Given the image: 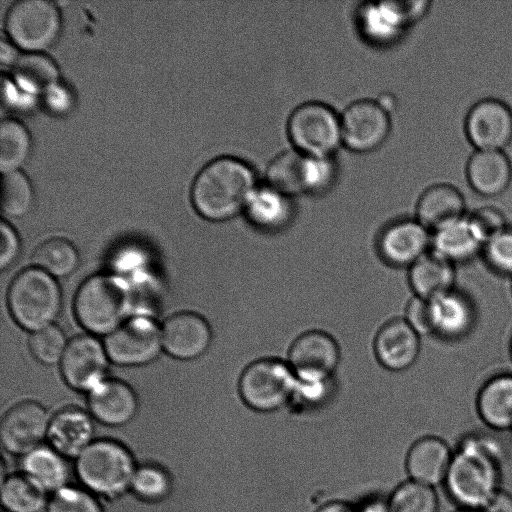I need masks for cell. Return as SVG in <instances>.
<instances>
[{"label": "cell", "instance_id": "obj_1", "mask_svg": "<svg viewBox=\"0 0 512 512\" xmlns=\"http://www.w3.org/2000/svg\"><path fill=\"white\" fill-rule=\"evenodd\" d=\"M257 186L255 173L245 161L232 156L217 157L195 176L191 203L204 219L227 221L244 211Z\"/></svg>", "mask_w": 512, "mask_h": 512}, {"label": "cell", "instance_id": "obj_2", "mask_svg": "<svg viewBox=\"0 0 512 512\" xmlns=\"http://www.w3.org/2000/svg\"><path fill=\"white\" fill-rule=\"evenodd\" d=\"M500 446L484 434L461 442L445 478L446 489L461 508L482 510L501 489Z\"/></svg>", "mask_w": 512, "mask_h": 512}, {"label": "cell", "instance_id": "obj_3", "mask_svg": "<svg viewBox=\"0 0 512 512\" xmlns=\"http://www.w3.org/2000/svg\"><path fill=\"white\" fill-rule=\"evenodd\" d=\"M133 292L126 279L100 273L87 278L74 299L79 324L92 335L107 336L127 321Z\"/></svg>", "mask_w": 512, "mask_h": 512}, {"label": "cell", "instance_id": "obj_4", "mask_svg": "<svg viewBox=\"0 0 512 512\" xmlns=\"http://www.w3.org/2000/svg\"><path fill=\"white\" fill-rule=\"evenodd\" d=\"M136 468L131 453L111 439H95L74 462L78 481L95 496L104 498L129 490Z\"/></svg>", "mask_w": 512, "mask_h": 512}, {"label": "cell", "instance_id": "obj_5", "mask_svg": "<svg viewBox=\"0 0 512 512\" xmlns=\"http://www.w3.org/2000/svg\"><path fill=\"white\" fill-rule=\"evenodd\" d=\"M7 304L14 321L33 333L54 324L62 293L56 278L33 266L15 276L8 288Z\"/></svg>", "mask_w": 512, "mask_h": 512}, {"label": "cell", "instance_id": "obj_6", "mask_svg": "<svg viewBox=\"0 0 512 512\" xmlns=\"http://www.w3.org/2000/svg\"><path fill=\"white\" fill-rule=\"evenodd\" d=\"M296 375L287 361L264 357L248 364L238 381L242 401L258 412H273L293 400Z\"/></svg>", "mask_w": 512, "mask_h": 512}, {"label": "cell", "instance_id": "obj_7", "mask_svg": "<svg viewBox=\"0 0 512 512\" xmlns=\"http://www.w3.org/2000/svg\"><path fill=\"white\" fill-rule=\"evenodd\" d=\"M4 26L14 46L25 52H42L60 35L61 12L50 0H18L8 8Z\"/></svg>", "mask_w": 512, "mask_h": 512}, {"label": "cell", "instance_id": "obj_8", "mask_svg": "<svg viewBox=\"0 0 512 512\" xmlns=\"http://www.w3.org/2000/svg\"><path fill=\"white\" fill-rule=\"evenodd\" d=\"M287 134L298 152L308 156L332 157L342 144L341 118L325 103L305 102L290 114Z\"/></svg>", "mask_w": 512, "mask_h": 512}, {"label": "cell", "instance_id": "obj_9", "mask_svg": "<svg viewBox=\"0 0 512 512\" xmlns=\"http://www.w3.org/2000/svg\"><path fill=\"white\" fill-rule=\"evenodd\" d=\"M104 346L109 360L116 365H146L163 349L162 329L149 317H134L107 335Z\"/></svg>", "mask_w": 512, "mask_h": 512}, {"label": "cell", "instance_id": "obj_10", "mask_svg": "<svg viewBox=\"0 0 512 512\" xmlns=\"http://www.w3.org/2000/svg\"><path fill=\"white\" fill-rule=\"evenodd\" d=\"M52 416L40 403L23 401L2 416L0 439L6 455L22 457L44 444Z\"/></svg>", "mask_w": 512, "mask_h": 512}, {"label": "cell", "instance_id": "obj_11", "mask_svg": "<svg viewBox=\"0 0 512 512\" xmlns=\"http://www.w3.org/2000/svg\"><path fill=\"white\" fill-rule=\"evenodd\" d=\"M464 133L475 150H500L512 142V108L503 100L484 97L468 109Z\"/></svg>", "mask_w": 512, "mask_h": 512}, {"label": "cell", "instance_id": "obj_12", "mask_svg": "<svg viewBox=\"0 0 512 512\" xmlns=\"http://www.w3.org/2000/svg\"><path fill=\"white\" fill-rule=\"evenodd\" d=\"M340 118L342 144L352 152H372L385 142L390 133L389 113L376 99L352 102Z\"/></svg>", "mask_w": 512, "mask_h": 512}, {"label": "cell", "instance_id": "obj_13", "mask_svg": "<svg viewBox=\"0 0 512 512\" xmlns=\"http://www.w3.org/2000/svg\"><path fill=\"white\" fill-rule=\"evenodd\" d=\"M340 360L337 340L328 332L317 329L296 337L287 358L296 377L307 379H333Z\"/></svg>", "mask_w": 512, "mask_h": 512}, {"label": "cell", "instance_id": "obj_14", "mask_svg": "<svg viewBox=\"0 0 512 512\" xmlns=\"http://www.w3.org/2000/svg\"><path fill=\"white\" fill-rule=\"evenodd\" d=\"M108 361L104 343L93 335H80L68 342L60 371L69 387L89 393L105 380Z\"/></svg>", "mask_w": 512, "mask_h": 512}, {"label": "cell", "instance_id": "obj_15", "mask_svg": "<svg viewBox=\"0 0 512 512\" xmlns=\"http://www.w3.org/2000/svg\"><path fill=\"white\" fill-rule=\"evenodd\" d=\"M431 250V231L416 218H401L385 226L377 239L381 259L396 268H409Z\"/></svg>", "mask_w": 512, "mask_h": 512}, {"label": "cell", "instance_id": "obj_16", "mask_svg": "<svg viewBox=\"0 0 512 512\" xmlns=\"http://www.w3.org/2000/svg\"><path fill=\"white\" fill-rule=\"evenodd\" d=\"M429 302L433 336L446 342H458L472 333L477 310L465 292L454 288Z\"/></svg>", "mask_w": 512, "mask_h": 512}, {"label": "cell", "instance_id": "obj_17", "mask_svg": "<svg viewBox=\"0 0 512 512\" xmlns=\"http://www.w3.org/2000/svg\"><path fill=\"white\" fill-rule=\"evenodd\" d=\"M163 349L178 360L202 356L212 342V330L201 315L180 312L169 317L161 327Z\"/></svg>", "mask_w": 512, "mask_h": 512}, {"label": "cell", "instance_id": "obj_18", "mask_svg": "<svg viewBox=\"0 0 512 512\" xmlns=\"http://www.w3.org/2000/svg\"><path fill=\"white\" fill-rule=\"evenodd\" d=\"M377 361L387 370L411 368L421 352V336L403 318L389 320L376 333L373 343Z\"/></svg>", "mask_w": 512, "mask_h": 512}, {"label": "cell", "instance_id": "obj_19", "mask_svg": "<svg viewBox=\"0 0 512 512\" xmlns=\"http://www.w3.org/2000/svg\"><path fill=\"white\" fill-rule=\"evenodd\" d=\"M88 407L93 419L107 427H121L138 414L135 391L118 379H105L88 393Z\"/></svg>", "mask_w": 512, "mask_h": 512}, {"label": "cell", "instance_id": "obj_20", "mask_svg": "<svg viewBox=\"0 0 512 512\" xmlns=\"http://www.w3.org/2000/svg\"><path fill=\"white\" fill-rule=\"evenodd\" d=\"M96 439V422L85 411L69 407L52 416L47 444L68 460L76 459Z\"/></svg>", "mask_w": 512, "mask_h": 512}, {"label": "cell", "instance_id": "obj_21", "mask_svg": "<svg viewBox=\"0 0 512 512\" xmlns=\"http://www.w3.org/2000/svg\"><path fill=\"white\" fill-rule=\"evenodd\" d=\"M465 174L477 194L496 197L504 193L512 181V163L504 151L475 150L466 162Z\"/></svg>", "mask_w": 512, "mask_h": 512}, {"label": "cell", "instance_id": "obj_22", "mask_svg": "<svg viewBox=\"0 0 512 512\" xmlns=\"http://www.w3.org/2000/svg\"><path fill=\"white\" fill-rule=\"evenodd\" d=\"M18 472L48 495L69 486L71 468L68 459L48 444H42L18 458Z\"/></svg>", "mask_w": 512, "mask_h": 512}, {"label": "cell", "instance_id": "obj_23", "mask_svg": "<svg viewBox=\"0 0 512 512\" xmlns=\"http://www.w3.org/2000/svg\"><path fill=\"white\" fill-rule=\"evenodd\" d=\"M466 215V200L450 183L430 185L417 200L415 218L431 232Z\"/></svg>", "mask_w": 512, "mask_h": 512}, {"label": "cell", "instance_id": "obj_24", "mask_svg": "<svg viewBox=\"0 0 512 512\" xmlns=\"http://www.w3.org/2000/svg\"><path fill=\"white\" fill-rule=\"evenodd\" d=\"M453 455L448 444L441 438H420L409 449L407 471L412 480L433 487L445 481Z\"/></svg>", "mask_w": 512, "mask_h": 512}, {"label": "cell", "instance_id": "obj_25", "mask_svg": "<svg viewBox=\"0 0 512 512\" xmlns=\"http://www.w3.org/2000/svg\"><path fill=\"white\" fill-rule=\"evenodd\" d=\"M480 419L494 430H512V373L501 372L488 378L475 400Z\"/></svg>", "mask_w": 512, "mask_h": 512}, {"label": "cell", "instance_id": "obj_26", "mask_svg": "<svg viewBox=\"0 0 512 512\" xmlns=\"http://www.w3.org/2000/svg\"><path fill=\"white\" fill-rule=\"evenodd\" d=\"M482 249L467 215L431 232V250L455 266L481 256Z\"/></svg>", "mask_w": 512, "mask_h": 512}, {"label": "cell", "instance_id": "obj_27", "mask_svg": "<svg viewBox=\"0 0 512 512\" xmlns=\"http://www.w3.org/2000/svg\"><path fill=\"white\" fill-rule=\"evenodd\" d=\"M358 17L366 38L379 44L396 40L412 25L403 1L366 3Z\"/></svg>", "mask_w": 512, "mask_h": 512}, {"label": "cell", "instance_id": "obj_28", "mask_svg": "<svg viewBox=\"0 0 512 512\" xmlns=\"http://www.w3.org/2000/svg\"><path fill=\"white\" fill-rule=\"evenodd\" d=\"M414 296L431 300L456 288V266L432 250L408 268Z\"/></svg>", "mask_w": 512, "mask_h": 512}, {"label": "cell", "instance_id": "obj_29", "mask_svg": "<svg viewBox=\"0 0 512 512\" xmlns=\"http://www.w3.org/2000/svg\"><path fill=\"white\" fill-rule=\"evenodd\" d=\"M243 212L256 228L275 232L289 224L293 216V205L290 197L266 184L254 189Z\"/></svg>", "mask_w": 512, "mask_h": 512}, {"label": "cell", "instance_id": "obj_30", "mask_svg": "<svg viewBox=\"0 0 512 512\" xmlns=\"http://www.w3.org/2000/svg\"><path fill=\"white\" fill-rule=\"evenodd\" d=\"M59 68L42 52H24L13 64L12 77L18 88L29 94H48L58 86Z\"/></svg>", "mask_w": 512, "mask_h": 512}, {"label": "cell", "instance_id": "obj_31", "mask_svg": "<svg viewBox=\"0 0 512 512\" xmlns=\"http://www.w3.org/2000/svg\"><path fill=\"white\" fill-rule=\"evenodd\" d=\"M266 184L280 193L294 197L307 194V157L297 150L276 155L265 172Z\"/></svg>", "mask_w": 512, "mask_h": 512}, {"label": "cell", "instance_id": "obj_32", "mask_svg": "<svg viewBox=\"0 0 512 512\" xmlns=\"http://www.w3.org/2000/svg\"><path fill=\"white\" fill-rule=\"evenodd\" d=\"M49 498L20 472L2 477L1 502L6 512H46Z\"/></svg>", "mask_w": 512, "mask_h": 512}, {"label": "cell", "instance_id": "obj_33", "mask_svg": "<svg viewBox=\"0 0 512 512\" xmlns=\"http://www.w3.org/2000/svg\"><path fill=\"white\" fill-rule=\"evenodd\" d=\"M34 266L54 278L71 275L79 265L76 247L65 238H51L41 243L32 256Z\"/></svg>", "mask_w": 512, "mask_h": 512}, {"label": "cell", "instance_id": "obj_34", "mask_svg": "<svg viewBox=\"0 0 512 512\" xmlns=\"http://www.w3.org/2000/svg\"><path fill=\"white\" fill-rule=\"evenodd\" d=\"M31 150V136L20 121L6 118L0 122V171L19 170Z\"/></svg>", "mask_w": 512, "mask_h": 512}, {"label": "cell", "instance_id": "obj_35", "mask_svg": "<svg viewBox=\"0 0 512 512\" xmlns=\"http://www.w3.org/2000/svg\"><path fill=\"white\" fill-rule=\"evenodd\" d=\"M34 191L27 175L21 170L2 174L1 209L11 218L26 215L32 207Z\"/></svg>", "mask_w": 512, "mask_h": 512}, {"label": "cell", "instance_id": "obj_36", "mask_svg": "<svg viewBox=\"0 0 512 512\" xmlns=\"http://www.w3.org/2000/svg\"><path fill=\"white\" fill-rule=\"evenodd\" d=\"M438 496L432 486L411 480L392 494L388 512H438Z\"/></svg>", "mask_w": 512, "mask_h": 512}, {"label": "cell", "instance_id": "obj_37", "mask_svg": "<svg viewBox=\"0 0 512 512\" xmlns=\"http://www.w3.org/2000/svg\"><path fill=\"white\" fill-rule=\"evenodd\" d=\"M67 345L64 332L55 324L33 332L29 339L32 355L45 365L60 363Z\"/></svg>", "mask_w": 512, "mask_h": 512}, {"label": "cell", "instance_id": "obj_38", "mask_svg": "<svg viewBox=\"0 0 512 512\" xmlns=\"http://www.w3.org/2000/svg\"><path fill=\"white\" fill-rule=\"evenodd\" d=\"M130 490L144 500L157 501L168 494L169 477L158 466L139 465L135 470Z\"/></svg>", "mask_w": 512, "mask_h": 512}, {"label": "cell", "instance_id": "obj_39", "mask_svg": "<svg viewBox=\"0 0 512 512\" xmlns=\"http://www.w3.org/2000/svg\"><path fill=\"white\" fill-rule=\"evenodd\" d=\"M46 512H103L97 496L75 486H67L49 498Z\"/></svg>", "mask_w": 512, "mask_h": 512}, {"label": "cell", "instance_id": "obj_40", "mask_svg": "<svg viewBox=\"0 0 512 512\" xmlns=\"http://www.w3.org/2000/svg\"><path fill=\"white\" fill-rule=\"evenodd\" d=\"M481 256L493 272L512 277V225L485 243Z\"/></svg>", "mask_w": 512, "mask_h": 512}, {"label": "cell", "instance_id": "obj_41", "mask_svg": "<svg viewBox=\"0 0 512 512\" xmlns=\"http://www.w3.org/2000/svg\"><path fill=\"white\" fill-rule=\"evenodd\" d=\"M467 218L483 246L509 225L504 213L494 206L478 207Z\"/></svg>", "mask_w": 512, "mask_h": 512}, {"label": "cell", "instance_id": "obj_42", "mask_svg": "<svg viewBox=\"0 0 512 512\" xmlns=\"http://www.w3.org/2000/svg\"><path fill=\"white\" fill-rule=\"evenodd\" d=\"M307 156V194L325 192L336 178L332 157Z\"/></svg>", "mask_w": 512, "mask_h": 512}, {"label": "cell", "instance_id": "obj_43", "mask_svg": "<svg viewBox=\"0 0 512 512\" xmlns=\"http://www.w3.org/2000/svg\"><path fill=\"white\" fill-rule=\"evenodd\" d=\"M403 319L422 336H433L429 300L413 296L406 304Z\"/></svg>", "mask_w": 512, "mask_h": 512}, {"label": "cell", "instance_id": "obj_44", "mask_svg": "<svg viewBox=\"0 0 512 512\" xmlns=\"http://www.w3.org/2000/svg\"><path fill=\"white\" fill-rule=\"evenodd\" d=\"M0 269L9 268L18 258L21 242L17 231L5 220L0 223Z\"/></svg>", "mask_w": 512, "mask_h": 512}, {"label": "cell", "instance_id": "obj_45", "mask_svg": "<svg viewBox=\"0 0 512 512\" xmlns=\"http://www.w3.org/2000/svg\"><path fill=\"white\" fill-rule=\"evenodd\" d=\"M483 512H512V496L499 490L482 509Z\"/></svg>", "mask_w": 512, "mask_h": 512}, {"label": "cell", "instance_id": "obj_46", "mask_svg": "<svg viewBox=\"0 0 512 512\" xmlns=\"http://www.w3.org/2000/svg\"><path fill=\"white\" fill-rule=\"evenodd\" d=\"M11 42L1 40L0 43V62L1 65H13L18 58L17 51Z\"/></svg>", "mask_w": 512, "mask_h": 512}, {"label": "cell", "instance_id": "obj_47", "mask_svg": "<svg viewBox=\"0 0 512 512\" xmlns=\"http://www.w3.org/2000/svg\"><path fill=\"white\" fill-rule=\"evenodd\" d=\"M317 512H360L348 503L334 501L320 507Z\"/></svg>", "mask_w": 512, "mask_h": 512}, {"label": "cell", "instance_id": "obj_48", "mask_svg": "<svg viewBox=\"0 0 512 512\" xmlns=\"http://www.w3.org/2000/svg\"><path fill=\"white\" fill-rule=\"evenodd\" d=\"M376 101L389 113L396 105L392 94L384 93L380 95Z\"/></svg>", "mask_w": 512, "mask_h": 512}, {"label": "cell", "instance_id": "obj_49", "mask_svg": "<svg viewBox=\"0 0 512 512\" xmlns=\"http://www.w3.org/2000/svg\"><path fill=\"white\" fill-rule=\"evenodd\" d=\"M6 83H7V86H8L7 87L8 88L7 92L10 93L11 92V89H10L11 88V83H10V81H6ZM5 98H6L7 103L11 104V101L13 99L12 96L10 95V96H7V97H3L2 100H4Z\"/></svg>", "mask_w": 512, "mask_h": 512}, {"label": "cell", "instance_id": "obj_50", "mask_svg": "<svg viewBox=\"0 0 512 512\" xmlns=\"http://www.w3.org/2000/svg\"><path fill=\"white\" fill-rule=\"evenodd\" d=\"M455 512H483V511L479 510V509L460 508L459 510H457Z\"/></svg>", "mask_w": 512, "mask_h": 512}, {"label": "cell", "instance_id": "obj_51", "mask_svg": "<svg viewBox=\"0 0 512 512\" xmlns=\"http://www.w3.org/2000/svg\"><path fill=\"white\" fill-rule=\"evenodd\" d=\"M510 355H511V358H512V337H511V341H510Z\"/></svg>", "mask_w": 512, "mask_h": 512}]
</instances>
